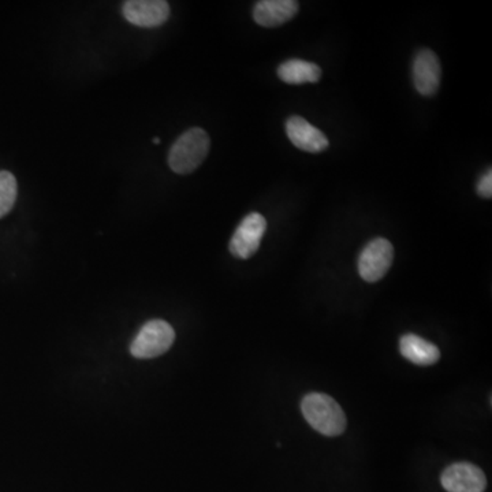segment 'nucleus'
<instances>
[{"label":"nucleus","instance_id":"1","mask_svg":"<svg viewBox=\"0 0 492 492\" xmlns=\"http://www.w3.org/2000/svg\"><path fill=\"white\" fill-rule=\"evenodd\" d=\"M301 412L308 424L325 437H338L346 430V416L341 405L322 393L305 395Z\"/></svg>","mask_w":492,"mask_h":492},{"label":"nucleus","instance_id":"2","mask_svg":"<svg viewBox=\"0 0 492 492\" xmlns=\"http://www.w3.org/2000/svg\"><path fill=\"white\" fill-rule=\"evenodd\" d=\"M210 136L200 128L184 132L171 147L168 166L174 173L191 174L204 162L210 152Z\"/></svg>","mask_w":492,"mask_h":492},{"label":"nucleus","instance_id":"3","mask_svg":"<svg viewBox=\"0 0 492 492\" xmlns=\"http://www.w3.org/2000/svg\"><path fill=\"white\" fill-rule=\"evenodd\" d=\"M175 341V331L165 320H149L138 331L130 345L133 357L140 360L159 357L167 352Z\"/></svg>","mask_w":492,"mask_h":492},{"label":"nucleus","instance_id":"4","mask_svg":"<svg viewBox=\"0 0 492 492\" xmlns=\"http://www.w3.org/2000/svg\"><path fill=\"white\" fill-rule=\"evenodd\" d=\"M394 248L386 238H375L364 248L358 258V272L365 282L375 283L389 272Z\"/></svg>","mask_w":492,"mask_h":492},{"label":"nucleus","instance_id":"5","mask_svg":"<svg viewBox=\"0 0 492 492\" xmlns=\"http://www.w3.org/2000/svg\"><path fill=\"white\" fill-rule=\"evenodd\" d=\"M266 230L267 221L260 213H252L245 216L230 241L232 255L242 260L252 258L260 248Z\"/></svg>","mask_w":492,"mask_h":492},{"label":"nucleus","instance_id":"6","mask_svg":"<svg viewBox=\"0 0 492 492\" xmlns=\"http://www.w3.org/2000/svg\"><path fill=\"white\" fill-rule=\"evenodd\" d=\"M448 492H484L487 478L483 470L469 462H459L446 468L440 478Z\"/></svg>","mask_w":492,"mask_h":492},{"label":"nucleus","instance_id":"7","mask_svg":"<svg viewBox=\"0 0 492 492\" xmlns=\"http://www.w3.org/2000/svg\"><path fill=\"white\" fill-rule=\"evenodd\" d=\"M123 17L140 28H156L170 15V6L163 0H129L123 5Z\"/></svg>","mask_w":492,"mask_h":492},{"label":"nucleus","instance_id":"8","mask_svg":"<svg viewBox=\"0 0 492 492\" xmlns=\"http://www.w3.org/2000/svg\"><path fill=\"white\" fill-rule=\"evenodd\" d=\"M442 69L438 56L430 50L417 52L413 62V82L422 96H434L440 90Z\"/></svg>","mask_w":492,"mask_h":492},{"label":"nucleus","instance_id":"9","mask_svg":"<svg viewBox=\"0 0 492 492\" xmlns=\"http://www.w3.org/2000/svg\"><path fill=\"white\" fill-rule=\"evenodd\" d=\"M286 133L289 140L301 151L319 154L328 148V140L325 133L298 115H293L286 122Z\"/></svg>","mask_w":492,"mask_h":492},{"label":"nucleus","instance_id":"10","mask_svg":"<svg viewBox=\"0 0 492 492\" xmlns=\"http://www.w3.org/2000/svg\"><path fill=\"white\" fill-rule=\"evenodd\" d=\"M298 13L294 0H261L253 9V20L264 28H275L293 20Z\"/></svg>","mask_w":492,"mask_h":492},{"label":"nucleus","instance_id":"11","mask_svg":"<svg viewBox=\"0 0 492 492\" xmlns=\"http://www.w3.org/2000/svg\"><path fill=\"white\" fill-rule=\"evenodd\" d=\"M400 350L406 360L420 366L432 365L440 358V349L434 344L414 334H406L401 338Z\"/></svg>","mask_w":492,"mask_h":492},{"label":"nucleus","instance_id":"12","mask_svg":"<svg viewBox=\"0 0 492 492\" xmlns=\"http://www.w3.org/2000/svg\"><path fill=\"white\" fill-rule=\"evenodd\" d=\"M278 77L286 84L301 85L317 82L322 79V69L312 62L289 59L278 68Z\"/></svg>","mask_w":492,"mask_h":492},{"label":"nucleus","instance_id":"13","mask_svg":"<svg viewBox=\"0 0 492 492\" xmlns=\"http://www.w3.org/2000/svg\"><path fill=\"white\" fill-rule=\"evenodd\" d=\"M17 179L9 171H0V219L14 207L17 200Z\"/></svg>","mask_w":492,"mask_h":492},{"label":"nucleus","instance_id":"14","mask_svg":"<svg viewBox=\"0 0 492 492\" xmlns=\"http://www.w3.org/2000/svg\"><path fill=\"white\" fill-rule=\"evenodd\" d=\"M478 196L483 199H491L492 197V171L488 170L483 174L480 181L478 182V188H476Z\"/></svg>","mask_w":492,"mask_h":492},{"label":"nucleus","instance_id":"15","mask_svg":"<svg viewBox=\"0 0 492 492\" xmlns=\"http://www.w3.org/2000/svg\"><path fill=\"white\" fill-rule=\"evenodd\" d=\"M152 141H154L155 144H159L160 143V140L157 137L154 138V140H152Z\"/></svg>","mask_w":492,"mask_h":492}]
</instances>
